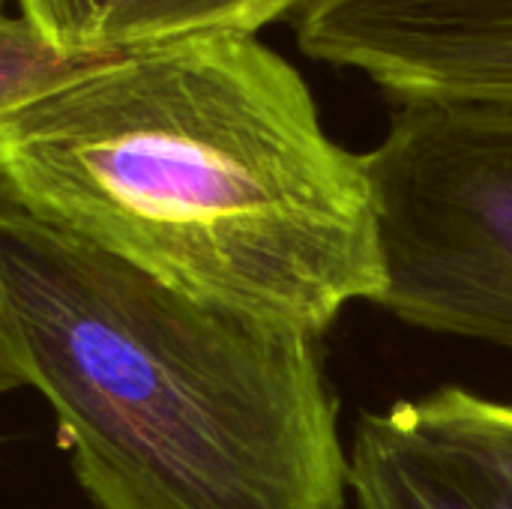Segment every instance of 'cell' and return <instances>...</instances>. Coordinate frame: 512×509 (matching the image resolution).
<instances>
[{
	"label": "cell",
	"instance_id": "6da1fadb",
	"mask_svg": "<svg viewBox=\"0 0 512 509\" xmlns=\"http://www.w3.org/2000/svg\"><path fill=\"white\" fill-rule=\"evenodd\" d=\"M0 192L234 315L318 342L381 291L363 153L258 33L120 48L0 120Z\"/></svg>",
	"mask_w": 512,
	"mask_h": 509
},
{
	"label": "cell",
	"instance_id": "7a4b0ae2",
	"mask_svg": "<svg viewBox=\"0 0 512 509\" xmlns=\"http://www.w3.org/2000/svg\"><path fill=\"white\" fill-rule=\"evenodd\" d=\"M0 348L96 509H345L312 339L195 300L3 192Z\"/></svg>",
	"mask_w": 512,
	"mask_h": 509
},
{
	"label": "cell",
	"instance_id": "3957f363",
	"mask_svg": "<svg viewBox=\"0 0 512 509\" xmlns=\"http://www.w3.org/2000/svg\"><path fill=\"white\" fill-rule=\"evenodd\" d=\"M399 321L512 348V102H402L363 153Z\"/></svg>",
	"mask_w": 512,
	"mask_h": 509
},
{
	"label": "cell",
	"instance_id": "277c9868",
	"mask_svg": "<svg viewBox=\"0 0 512 509\" xmlns=\"http://www.w3.org/2000/svg\"><path fill=\"white\" fill-rule=\"evenodd\" d=\"M306 57L402 102H512V0H312Z\"/></svg>",
	"mask_w": 512,
	"mask_h": 509
},
{
	"label": "cell",
	"instance_id": "5b68a950",
	"mask_svg": "<svg viewBox=\"0 0 512 509\" xmlns=\"http://www.w3.org/2000/svg\"><path fill=\"white\" fill-rule=\"evenodd\" d=\"M348 492L357 509H512V405L441 387L363 414Z\"/></svg>",
	"mask_w": 512,
	"mask_h": 509
},
{
	"label": "cell",
	"instance_id": "8992f818",
	"mask_svg": "<svg viewBox=\"0 0 512 509\" xmlns=\"http://www.w3.org/2000/svg\"><path fill=\"white\" fill-rule=\"evenodd\" d=\"M309 3L312 0H111L99 30V45L120 51L201 30L258 33Z\"/></svg>",
	"mask_w": 512,
	"mask_h": 509
},
{
	"label": "cell",
	"instance_id": "52a82bcc",
	"mask_svg": "<svg viewBox=\"0 0 512 509\" xmlns=\"http://www.w3.org/2000/svg\"><path fill=\"white\" fill-rule=\"evenodd\" d=\"M117 51H63L30 21L0 6V120L54 87L102 66Z\"/></svg>",
	"mask_w": 512,
	"mask_h": 509
},
{
	"label": "cell",
	"instance_id": "ba28073f",
	"mask_svg": "<svg viewBox=\"0 0 512 509\" xmlns=\"http://www.w3.org/2000/svg\"><path fill=\"white\" fill-rule=\"evenodd\" d=\"M108 6L111 0H18V15L63 51H102Z\"/></svg>",
	"mask_w": 512,
	"mask_h": 509
},
{
	"label": "cell",
	"instance_id": "9c48e42d",
	"mask_svg": "<svg viewBox=\"0 0 512 509\" xmlns=\"http://www.w3.org/2000/svg\"><path fill=\"white\" fill-rule=\"evenodd\" d=\"M9 390H15V378H12V372L6 366V357H3V348H0V396L9 393Z\"/></svg>",
	"mask_w": 512,
	"mask_h": 509
},
{
	"label": "cell",
	"instance_id": "30bf717a",
	"mask_svg": "<svg viewBox=\"0 0 512 509\" xmlns=\"http://www.w3.org/2000/svg\"><path fill=\"white\" fill-rule=\"evenodd\" d=\"M0 6H6V0H0Z\"/></svg>",
	"mask_w": 512,
	"mask_h": 509
}]
</instances>
